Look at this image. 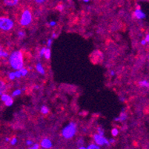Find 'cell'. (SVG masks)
Wrapping results in <instances>:
<instances>
[{
    "instance_id": "1",
    "label": "cell",
    "mask_w": 149,
    "mask_h": 149,
    "mask_svg": "<svg viewBox=\"0 0 149 149\" xmlns=\"http://www.w3.org/2000/svg\"><path fill=\"white\" fill-rule=\"evenodd\" d=\"M9 62L10 65L15 70H19L24 65V59H23L22 52L20 51H14L9 58Z\"/></svg>"
},
{
    "instance_id": "2",
    "label": "cell",
    "mask_w": 149,
    "mask_h": 149,
    "mask_svg": "<svg viewBox=\"0 0 149 149\" xmlns=\"http://www.w3.org/2000/svg\"><path fill=\"white\" fill-rule=\"evenodd\" d=\"M77 132V125L74 123H70L68 125L62 130V136L66 139H70L75 135Z\"/></svg>"
},
{
    "instance_id": "3",
    "label": "cell",
    "mask_w": 149,
    "mask_h": 149,
    "mask_svg": "<svg viewBox=\"0 0 149 149\" xmlns=\"http://www.w3.org/2000/svg\"><path fill=\"white\" fill-rule=\"evenodd\" d=\"M32 21V13L28 8H25L23 10L21 15L19 23L22 26H27Z\"/></svg>"
},
{
    "instance_id": "4",
    "label": "cell",
    "mask_w": 149,
    "mask_h": 149,
    "mask_svg": "<svg viewBox=\"0 0 149 149\" xmlns=\"http://www.w3.org/2000/svg\"><path fill=\"white\" fill-rule=\"evenodd\" d=\"M14 23L10 19L5 17H0V29L2 31H8L13 28Z\"/></svg>"
},
{
    "instance_id": "5",
    "label": "cell",
    "mask_w": 149,
    "mask_h": 149,
    "mask_svg": "<svg viewBox=\"0 0 149 149\" xmlns=\"http://www.w3.org/2000/svg\"><path fill=\"white\" fill-rule=\"evenodd\" d=\"M93 138H94V141L98 146H104V145L109 146L110 145V143L108 142V139H105L102 135L95 134L93 136Z\"/></svg>"
},
{
    "instance_id": "6",
    "label": "cell",
    "mask_w": 149,
    "mask_h": 149,
    "mask_svg": "<svg viewBox=\"0 0 149 149\" xmlns=\"http://www.w3.org/2000/svg\"><path fill=\"white\" fill-rule=\"evenodd\" d=\"M134 17H136L138 19H142L146 17V14L140 10V8H137L134 11Z\"/></svg>"
},
{
    "instance_id": "7",
    "label": "cell",
    "mask_w": 149,
    "mask_h": 149,
    "mask_svg": "<svg viewBox=\"0 0 149 149\" xmlns=\"http://www.w3.org/2000/svg\"><path fill=\"white\" fill-rule=\"evenodd\" d=\"M41 146L42 147L45 148H50L52 147V143H51L50 139H44L42 141Z\"/></svg>"
},
{
    "instance_id": "8",
    "label": "cell",
    "mask_w": 149,
    "mask_h": 149,
    "mask_svg": "<svg viewBox=\"0 0 149 149\" xmlns=\"http://www.w3.org/2000/svg\"><path fill=\"white\" fill-rule=\"evenodd\" d=\"M19 0H4V4L7 6L13 7L19 3Z\"/></svg>"
},
{
    "instance_id": "9",
    "label": "cell",
    "mask_w": 149,
    "mask_h": 149,
    "mask_svg": "<svg viewBox=\"0 0 149 149\" xmlns=\"http://www.w3.org/2000/svg\"><path fill=\"white\" fill-rule=\"evenodd\" d=\"M7 90V85L5 82L2 79H0V96Z\"/></svg>"
},
{
    "instance_id": "10",
    "label": "cell",
    "mask_w": 149,
    "mask_h": 149,
    "mask_svg": "<svg viewBox=\"0 0 149 149\" xmlns=\"http://www.w3.org/2000/svg\"><path fill=\"white\" fill-rule=\"evenodd\" d=\"M36 70H37L38 72L40 73L41 74H45L44 68H43L42 65L40 63H38V64L36 65Z\"/></svg>"
},
{
    "instance_id": "11",
    "label": "cell",
    "mask_w": 149,
    "mask_h": 149,
    "mask_svg": "<svg viewBox=\"0 0 149 149\" xmlns=\"http://www.w3.org/2000/svg\"><path fill=\"white\" fill-rule=\"evenodd\" d=\"M13 99H12L10 97H9V98L6 101H5V105H6V106H8V107L11 106V105H13Z\"/></svg>"
},
{
    "instance_id": "12",
    "label": "cell",
    "mask_w": 149,
    "mask_h": 149,
    "mask_svg": "<svg viewBox=\"0 0 149 149\" xmlns=\"http://www.w3.org/2000/svg\"><path fill=\"white\" fill-rule=\"evenodd\" d=\"M7 56H8V54L7 52H5V51H3L2 47H1V45H0V58L7 57Z\"/></svg>"
},
{
    "instance_id": "13",
    "label": "cell",
    "mask_w": 149,
    "mask_h": 149,
    "mask_svg": "<svg viewBox=\"0 0 149 149\" xmlns=\"http://www.w3.org/2000/svg\"><path fill=\"white\" fill-rule=\"evenodd\" d=\"M45 57L47 59H49L50 57H51V50L50 49H45Z\"/></svg>"
},
{
    "instance_id": "14",
    "label": "cell",
    "mask_w": 149,
    "mask_h": 149,
    "mask_svg": "<svg viewBox=\"0 0 149 149\" xmlns=\"http://www.w3.org/2000/svg\"><path fill=\"white\" fill-rule=\"evenodd\" d=\"M119 119H120V121H124V120H126V119H127L126 113H124V112L121 113V114H120V117H119Z\"/></svg>"
},
{
    "instance_id": "15",
    "label": "cell",
    "mask_w": 149,
    "mask_h": 149,
    "mask_svg": "<svg viewBox=\"0 0 149 149\" xmlns=\"http://www.w3.org/2000/svg\"><path fill=\"white\" fill-rule=\"evenodd\" d=\"M139 85L142 87H148V82H147L146 80H143V81H140L139 82Z\"/></svg>"
},
{
    "instance_id": "16",
    "label": "cell",
    "mask_w": 149,
    "mask_h": 149,
    "mask_svg": "<svg viewBox=\"0 0 149 149\" xmlns=\"http://www.w3.org/2000/svg\"><path fill=\"white\" fill-rule=\"evenodd\" d=\"M41 112L43 114H47V113H48V112H49V109H48L46 106H43L41 108Z\"/></svg>"
},
{
    "instance_id": "17",
    "label": "cell",
    "mask_w": 149,
    "mask_h": 149,
    "mask_svg": "<svg viewBox=\"0 0 149 149\" xmlns=\"http://www.w3.org/2000/svg\"><path fill=\"white\" fill-rule=\"evenodd\" d=\"M9 97H10V96L8 95V94H5V93H2V95H1V100H2V101H3V102H5V101H6V100H8Z\"/></svg>"
},
{
    "instance_id": "18",
    "label": "cell",
    "mask_w": 149,
    "mask_h": 149,
    "mask_svg": "<svg viewBox=\"0 0 149 149\" xmlns=\"http://www.w3.org/2000/svg\"><path fill=\"white\" fill-rule=\"evenodd\" d=\"M19 71L20 73H21L22 76H25L27 75V74H28V70L25 68H22L21 69H19Z\"/></svg>"
},
{
    "instance_id": "19",
    "label": "cell",
    "mask_w": 149,
    "mask_h": 149,
    "mask_svg": "<svg viewBox=\"0 0 149 149\" xmlns=\"http://www.w3.org/2000/svg\"><path fill=\"white\" fill-rule=\"evenodd\" d=\"M87 148H88V149H94V148L98 149V148H100V146H96V145H94V144H91L90 146H88Z\"/></svg>"
},
{
    "instance_id": "20",
    "label": "cell",
    "mask_w": 149,
    "mask_h": 149,
    "mask_svg": "<svg viewBox=\"0 0 149 149\" xmlns=\"http://www.w3.org/2000/svg\"><path fill=\"white\" fill-rule=\"evenodd\" d=\"M21 93H22V91L19 90V89H18V90H16L13 93V97H16V96L19 95V94H21Z\"/></svg>"
},
{
    "instance_id": "21",
    "label": "cell",
    "mask_w": 149,
    "mask_h": 149,
    "mask_svg": "<svg viewBox=\"0 0 149 149\" xmlns=\"http://www.w3.org/2000/svg\"><path fill=\"white\" fill-rule=\"evenodd\" d=\"M118 133H119V131H118V130L116 129V128H113V129H112L111 134H112V135H113V136H117V134H118Z\"/></svg>"
},
{
    "instance_id": "22",
    "label": "cell",
    "mask_w": 149,
    "mask_h": 149,
    "mask_svg": "<svg viewBox=\"0 0 149 149\" xmlns=\"http://www.w3.org/2000/svg\"><path fill=\"white\" fill-rule=\"evenodd\" d=\"M48 0H33V2L36 4H42L44 2H47Z\"/></svg>"
},
{
    "instance_id": "23",
    "label": "cell",
    "mask_w": 149,
    "mask_h": 149,
    "mask_svg": "<svg viewBox=\"0 0 149 149\" xmlns=\"http://www.w3.org/2000/svg\"><path fill=\"white\" fill-rule=\"evenodd\" d=\"M14 74H15V77H17V78H20V77H22V74L21 73H20L19 70H17V71L14 72Z\"/></svg>"
},
{
    "instance_id": "24",
    "label": "cell",
    "mask_w": 149,
    "mask_h": 149,
    "mask_svg": "<svg viewBox=\"0 0 149 149\" xmlns=\"http://www.w3.org/2000/svg\"><path fill=\"white\" fill-rule=\"evenodd\" d=\"M15 78H16V77H15L14 72L10 73V74H9V79H10V80H13Z\"/></svg>"
},
{
    "instance_id": "25",
    "label": "cell",
    "mask_w": 149,
    "mask_h": 149,
    "mask_svg": "<svg viewBox=\"0 0 149 149\" xmlns=\"http://www.w3.org/2000/svg\"><path fill=\"white\" fill-rule=\"evenodd\" d=\"M18 36H19V38H22V37H24V36H25V33L22 31H19V32L18 33Z\"/></svg>"
},
{
    "instance_id": "26",
    "label": "cell",
    "mask_w": 149,
    "mask_h": 149,
    "mask_svg": "<svg viewBox=\"0 0 149 149\" xmlns=\"http://www.w3.org/2000/svg\"><path fill=\"white\" fill-rule=\"evenodd\" d=\"M63 8H64V7H63V5H59L56 6V9L59 10H60V11H62V10H63Z\"/></svg>"
},
{
    "instance_id": "27",
    "label": "cell",
    "mask_w": 149,
    "mask_h": 149,
    "mask_svg": "<svg viewBox=\"0 0 149 149\" xmlns=\"http://www.w3.org/2000/svg\"><path fill=\"white\" fill-rule=\"evenodd\" d=\"M17 138H13V139L11 140V142H10V144H11L12 146H14V145L17 143Z\"/></svg>"
},
{
    "instance_id": "28",
    "label": "cell",
    "mask_w": 149,
    "mask_h": 149,
    "mask_svg": "<svg viewBox=\"0 0 149 149\" xmlns=\"http://www.w3.org/2000/svg\"><path fill=\"white\" fill-rule=\"evenodd\" d=\"M98 133H99V134L103 135L104 134V131L102 129H101L100 128H98Z\"/></svg>"
},
{
    "instance_id": "29",
    "label": "cell",
    "mask_w": 149,
    "mask_h": 149,
    "mask_svg": "<svg viewBox=\"0 0 149 149\" xmlns=\"http://www.w3.org/2000/svg\"><path fill=\"white\" fill-rule=\"evenodd\" d=\"M40 148V146H39V145H38V144H35L34 146H32V147H31V149H37V148Z\"/></svg>"
},
{
    "instance_id": "30",
    "label": "cell",
    "mask_w": 149,
    "mask_h": 149,
    "mask_svg": "<svg viewBox=\"0 0 149 149\" xmlns=\"http://www.w3.org/2000/svg\"><path fill=\"white\" fill-rule=\"evenodd\" d=\"M45 48H43L41 50V51H40V56H42V55H44L45 54Z\"/></svg>"
},
{
    "instance_id": "31",
    "label": "cell",
    "mask_w": 149,
    "mask_h": 149,
    "mask_svg": "<svg viewBox=\"0 0 149 149\" xmlns=\"http://www.w3.org/2000/svg\"><path fill=\"white\" fill-rule=\"evenodd\" d=\"M84 144V142L82 139H80V140H79V142H78V146H82V145Z\"/></svg>"
},
{
    "instance_id": "32",
    "label": "cell",
    "mask_w": 149,
    "mask_h": 149,
    "mask_svg": "<svg viewBox=\"0 0 149 149\" xmlns=\"http://www.w3.org/2000/svg\"><path fill=\"white\" fill-rule=\"evenodd\" d=\"M26 144L28 145V146H31V145L33 144V142H32V141H31V140H27Z\"/></svg>"
},
{
    "instance_id": "33",
    "label": "cell",
    "mask_w": 149,
    "mask_h": 149,
    "mask_svg": "<svg viewBox=\"0 0 149 149\" xmlns=\"http://www.w3.org/2000/svg\"><path fill=\"white\" fill-rule=\"evenodd\" d=\"M51 44H52V40H51V39H50V40H48V45L50 47V46L51 45Z\"/></svg>"
},
{
    "instance_id": "34",
    "label": "cell",
    "mask_w": 149,
    "mask_h": 149,
    "mask_svg": "<svg viewBox=\"0 0 149 149\" xmlns=\"http://www.w3.org/2000/svg\"><path fill=\"white\" fill-rule=\"evenodd\" d=\"M50 25H51V26H54V25H56V22H51Z\"/></svg>"
},
{
    "instance_id": "35",
    "label": "cell",
    "mask_w": 149,
    "mask_h": 149,
    "mask_svg": "<svg viewBox=\"0 0 149 149\" xmlns=\"http://www.w3.org/2000/svg\"><path fill=\"white\" fill-rule=\"evenodd\" d=\"M146 42H146V40H143V41L141 42V43H142V45H146Z\"/></svg>"
},
{
    "instance_id": "36",
    "label": "cell",
    "mask_w": 149,
    "mask_h": 149,
    "mask_svg": "<svg viewBox=\"0 0 149 149\" xmlns=\"http://www.w3.org/2000/svg\"><path fill=\"white\" fill-rule=\"evenodd\" d=\"M109 143H115V140H114V139H110Z\"/></svg>"
},
{
    "instance_id": "37",
    "label": "cell",
    "mask_w": 149,
    "mask_h": 149,
    "mask_svg": "<svg viewBox=\"0 0 149 149\" xmlns=\"http://www.w3.org/2000/svg\"><path fill=\"white\" fill-rule=\"evenodd\" d=\"M148 38H149V36H148V34L147 36H146V42H148V40H149Z\"/></svg>"
},
{
    "instance_id": "38",
    "label": "cell",
    "mask_w": 149,
    "mask_h": 149,
    "mask_svg": "<svg viewBox=\"0 0 149 149\" xmlns=\"http://www.w3.org/2000/svg\"><path fill=\"white\" fill-rule=\"evenodd\" d=\"M52 37H53V38H55V37H56V34H55V33H53Z\"/></svg>"
},
{
    "instance_id": "39",
    "label": "cell",
    "mask_w": 149,
    "mask_h": 149,
    "mask_svg": "<svg viewBox=\"0 0 149 149\" xmlns=\"http://www.w3.org/2000/svg\"><path fill=\"white\" fill-rule=\"evenodd\" d=\"M9 140H10V139H9L8 138H6V139H5V141H6V142H8Z\"/></svg>"
},
{
    "instance_id": "40",
    "label": "cell",
    "mask_w": 149,
    "mask_h": 149,
    "mask_svg": "<svg viewBox=\"0 0 149 149\" xmlns=\"http://www.w3.org/2000/svg\"><path fill=\"white\" fill-rule=\"evenodd\" d=\"M83 1L85 2H89V0H83Z\"/></svg>"
},
{
    "instance_id": "41",
    "label": "cell",
    "mask_w": 149,
    "mask_h": 149,
    "mask_svg": "<svg viewBox=\"0 0 149 149\" xmlns=\"http://www.w3.org/2000/svg\"><path fill=\"white\" fill-rule=\"evenodd\" d=\"M111 75H113V74H114V72H113V71H111Z\"/></svg>"
}]
</instances>
